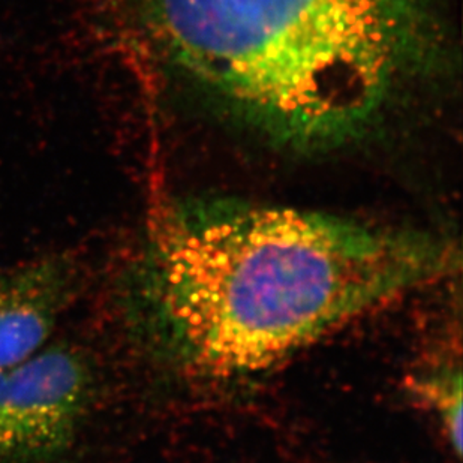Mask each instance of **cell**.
<instances>
[{
	"instance_id": "6da1fadb",
	"label": "cell",
	"mask_w": 463,
	"mask_h": 463,
	"mask_svg": "<svg viewBox=\"0 0 463 463\" xmlns=\"http://www.w3.org/2000/svg\"><path fill=\"white\" fill-rule=\"evenodd\" d=\"M430 232L209 198L164 207L125 273L123 315L155 360L202 378L284 362L346 321L450 275Z\"/></svg>"
},
{
	"instance_id": "7a4b0ae2",
	"label": "cell",
	"mask_w": 463,
	"mask_h": 463,
	"mask_svg": "<svg viewBox=\"0 0 463 463\" xmlns=\"http://www.w3.org/2000/svg\"><path fill=\"white\" fill-rule=\"evenodd\" d=\"M225 113L293 149L366 136L439 68L437 0H123Z\"/></svg>"
},
{
	"instance_id": "3957f363",
	"label": "cell",
	"mask_w": 463,
	"mask_h": 463,
	"mask_svg": "<svg viewBox=\"0 0 463 463\" xmlns=\"http://www.w3.org/2000/svg\"><path fill=\"white\" fill-rule=\"evenodd\" d=\"M95 372L83 351L44 346L0 367V463H52L79 441L92 412Z\"/></svg>"
},
{
	"instance_id": "277c9868",
	"label": "cell",
	"mask_w": 463,
	"mask_h": 463,
	"mask_svg": "<svg viewBox=\"0 0 463 463\" xmlns=\"http://www.w3.org/2000/svg\"><path fill=\"white\" fill-rule=\"evenodd\" d=\"M83 285V261L71 250L0 269V367L47 346Z\"/></svg>"
},
{
	"instance_id": "5b68a950",
	"label": "cell",
	"mask_w": 463,
	"mask_h": 463,
	"mask_svg": "<svg viewBox=\"0 0 463 463\" xmlns=\"http://www.w3.org/2000/svg\"><path fill=\"white\" fill-rule=\"evenodd\" d=\"M415 398L441 420V426L456 455L462 453V375L460 371L433 372L410 383Z\"/></svg>"
}]
</instances>
